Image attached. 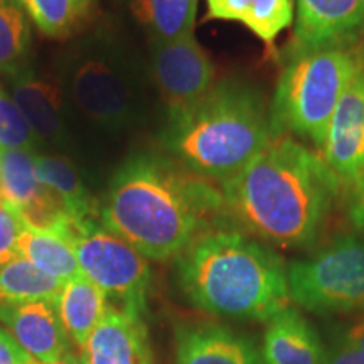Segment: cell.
<instances>
[{
	"instance_id": "obj_29",
	"label": "cell",
	"mask_w": 364,
	"mask_h": 364,
	"mask_svg": "<svg viewBox=\"0 0 364 364\" xmlns=\"http://www.w3.org/2000/svg\"><path fill=\"white\" fill-rule=\"evenodd\" d=\"M327 364H364V353L344 338L327 353Z\"/></svg>"
},
{
	"instance_id": "obj_28",
	"label": "cell",
	"mask_w": 364,
	"mask_h": 364,
	"mask_svg": "<svg viewBox=\"0 0 364 364\" xmlns=\"http://www.w3.org/2000/svg\"><path fill=\"white\" fill-rule=\"evenodd\" d=\"M0 364H41L12 338L9 331L0 327Z\"/></svg>"
},
{
	"instance_id": "obj_14",
	"label": "cell",
	"mask_w": 364,
	"mask_h": 364,
	"mask_svg": "<svg viewBox=\"0 0 364 364\" xmlns=\"http://www.w3.org/2000/svg\"><path fill=\"white\" fill-rule=\"evenodd\" d=\"M81 354L86 364H156L142 314L110 302Z\"/></svg>"
},
{
	"instance_id": "obj_31",
	"label": "cell",
	"mask_w": 364,
	"mask_h": 364,
	"mask_svg": "<svg viewBox=\"0 0 364 364\" xmlns=\"http://www.w3.org/2000/svg\"><path fill=\"white\" fill-rule=\"evenodd\" d=\"M346 339L351 341L356 348H359L364 353V321L359 322L356 326H353L351 329H349L348 336H346Z\"/></svg>"
},
{
	"instance_id": "obj_17",
	"label": "cell",
	"mask_w": 364,
	"mask_h": 364,
	"mask_svg": "<svg viewBox=\"0 0 364 364\" xmlns=\"http://www.w3.org/2000/svg\"><path fill=\"white\" fill-rule=\"evenodd\" d=\"M204 21L238 22L273 53L279 36L294 26L295 0H206Z\"/></svg>"
},
{
	"instance_id": "obj_26",
	"label": "cell",
	"mask_w": 364,
	"mask_h": 364,
	"mask_svg": "<svg viewBox=\"0 0 364 364\" xmlns=\"http://www.w3.org/2000/svg\"><path fill=\"white\" fill-rule=\"evenodd\" d=\"M39 139L0 85V149L38 152Z\"/></svg>"
},
{
	"instance_id": "obj_27",
	"label": "cell",
	"mask_w": 364,
	"mask_h": 364,
	"mask_svg": "<svg viewBox=\"0 0 364 364\" xmlns=\"http://www.w3.org/2000/svg\"><path fill=\"white\" fill-rule=\"evenodd\" d=\"M22 220L6 201L0 199V268L19 258V233Z\"/></svg>"
},
{
	"instance_id": "obj_16",
	"label": "cell",
	"mask_w": 364,
	"mask_h": 364,
	"mask_svg": "<svg viewBox=\"0 0 364 364\" xmlns=\"http://www.w3.org/2000/svg\"><path fill=\"white\" fill-rule=\"evenodd\" d=\"M262 356L265 364H327V351L316 327L294 307L267 321Z\"/></svg>"
},
{
	"instance_id": "obj_13",
	"label": "cell",
	"mask_w": 364,
	"mask_h": 364,
	"mask_svg": "<svg viewBox=\"0 0 364 364\" xmlns=\"http://www.w3.org/2000/svg\"><path fill=\"white\" fill-rule=\"evenodd\" d=\"M174 364H265L248 334L215 321L177 326Z\"/></svg>"
},
{
	"instance_id": "obj_3",
	"label": "cell",
	"mask_w": 364,
	"mask_h": 364,
	"mask_svg": "<svg viewBox=\"0 0 364 364\" xmlns=\"http://www.w3.org/2000/svg\"><path fill=\"white\" fill-rule=\"evenodd\" d=\"M176 277L191 306L215 317L263 322L292 302L280 255L235 226L196 238L176 258Z\"/></svg>"
},
{
	"instance_id": "obj_32",
	"label": "cell",
	"mask_w": 364,
	"mask_h": 364,
	"mask_svg": "<svg viewBox=\"0 0 364 364\" xmlns=\"http://www.w3.org/2000/svg\"><path fill=\"white\" fill-rule=\"evenodd\" d=\"M53 364H86V359H85L83 354H76L75 351H73V353L66 354L65 358L59 359V361L53 363Z\"/></svg>"
},
{
	"instance_id": "obj_10",
	"label": "cell",
	"mask_w": 364,
	"mask_h": 364,
	"mask_svg": "<svg viewBox=\"0 0 364 364\" xmlns=\"http://www.w3.org/2000/svg\"><path fill=\"white\" fill-rule=\"evenodd\" d=\"M321 157L343 188H364V63L332 113Z\"/></svg>"
},
{
	"instance_id": "obj_6",
	"label": "cell",
	"mask_w": 364,
	"mask_h": 364,
	"mask_svg": "<svg viewBox=\"0 0 364 364\" xmlns=\"http://www.w3.org/2000/svg\"><path fill=\"white\" fill-rule=\"evenodd\" d=\"M56 233L70 241L80 270L117 307L145 316L152 282L149 260L93 218H66Z\"/></svg>"
},
{
	"instance_id": "obj_23",
	"label": "cell",
	"mask_w": 364,
	"mask_h": 364,
	"mask_svg": "<svg viewBox=\"0 0 364 364\" xmlns=\"http://www.w3.org/2000/svg\"><path fill=\"white\" fill-rule=\"evenodd\" d=\"M65 282L26 260L16 258L0 268V304L56 302Z\"/></svg>"
},
{
	"instance_id": "obj_20",
	"label": "cell",
	"mask_w": 364,
	"mask_h": 364,
	"mask_svg": "<svg viewBox=\"0 0 364 364\" xmlns=\"http://www.w3.org/2000/svg\"><path fill=\"white\" fill-rule=\"evenodd\" d=\"M36 177L61 201L70 218H93L95 201L76 167L65 157L36 152Z\"/></svg>"
},
{
	"instance_id": "obj_21",
	"label": "cell",
	"mask_w": 364,
	"mask_h": 364,
	"mask_svg": "<svg viewBox=\"0 0 364 364\" xmlns=\"http://www.w3.org/2000/svg\"><path fill=\"white\" fill-rule=\"evenodd\" d=\"M199 0H134L132 14L154 43L193 34Z\"/></svg>"
},
{
	"instance_id": "obj_15",
	"label": "cell",
	"mask_w": 364,
	"mask_h": 364,
	"mask_svg": "<svg viewBox=\"0 0 364 364\" xmlns=\"http://www.w3.org/2000/svg\"><path fill=\"white\" fill-rule=\"evenodd\" d=\"M0 324L41 364H53L73 353L56 302L0 304Z\"/></svg>"
},
{
	"instance_id": "obj_9",
	"label": "cell",
	"mask_w": 364,
	"mask_h": 364,
	"mask_svg": "<svg viewBox=\"0 0 364 364\" xmlns=\"http://www.w3.org/2000/svg\"><path fill=\"white\" fill-rule=\"evenodd\" d=\"M364 38V0H295L292 38L285 56L356 48Z\"/></svg>"
},
{
	"instance_id": "obj_1",
	"label": "cell",
	"mask_w": 364,
	"mask_h": 364,
	"mask_svg": "<svg viewBox=\"0 0 364 364\" xmlns=\"http://www.w3.org/2000/svg\"><path fill=\"white\" fill-rule=\"evenodd\" d=\"M98 216L103 228L154 262L177 258L230 218L220 186L156 152L134 154L118 167Z\"/></svg>"
},
{
	"instance_id": "obj_19",
	"label": "cell",
	"mask_w": 364,
	"mask_h": 364,
	"mask_svg": "<svg viewBox=\"0 0 364 364\" xmlns=\"http://www.w3.org/2000/svg\"><path fill=\"white\" fill-rule=\"evenodd\" d=\"M56 306L73 346L83 353L90 336L107 312L108 297L97 284L80 273L65 282Z\"/></svg>"
},
{
	"instance_id": "obj_12",
	"label": "cell",
	"mask_w": 364,
	"mask_h": 364,
	"mask_svg": "<svg viewBox=\"0 0 364 364\" xmlns=\"http://www.w3.org/2000/svg\"><path fill=\"white\" fill-rule=\"evenodd\" d=\"M71 95L85 117L107 129H122L134 115L129 86L107 59L81 61L73 73Z\"/></svg>"
},
{
	"instance_id": "obj_22",
	"label": "cell",
	"mask_w": 364,
	"mask_h": 364,
	"mask_svg": "<svg viewBox=\"0 0 364 364\" xmlns=\"http://www.w3.org/2000/svg\"><path fill=\"white\" fill-rule=\"evenodd\" d=\"M19 255L61 282H68L81 273L76 255L65 236L38 230L24 221L19 233Z\"/></svg>"
},
{
	"instance_id": "obj_8",
	"label": "cell",
	"mask_w": 364,
	"mask_h": 364,
	"mask_svg": "<svg viewBox=\"0 0 364 364\" xmlns=\"http://www.w3.org/2000/svg\"><path fill=\"white\" fill-rule=\"evenodd\" d=\"M152 73L167 117L193 107L216 83L215 65L194 34L154 43Z\"/></svg>"
},
{
	"instance_id": "obj_18",
	"label": "cell",
	"mask_w": 364,
	"mask_h": 364,
	"mask_svg": "<svg viewBox=\"0 0 364 364\" xmlns=\"http://www.w3.org/2000/svg\"><path fill=\"white\" fill-rule=\"evenodd\" d=\"M12 102L39 140L58 142L65 136L63 127V98L58 86L34 78L24 70L12 78Z\"/></svg>"
},
{
	"instance_id": "obj_30",
	"label": "cell",
	"mask_w": 364,
	"mask_h": 364,
	"mask_svg": "<svg viewBox=\"0 0 364 364\" xmlns=\"http://www.w3.org/2000/svg\"><path fill=\"white\" fill-rule=\"evenodd\" d=\"M349 216H351L354 226L364 230V188L359 193H356L353 206L349 209Z\"/></svg>"
},
{
	"instance_id": "obj_7",
	"label": "cell",
	"mask_w": 364,
	"mask_h": 364,
	"mask_svg": "<svg viewBox=\"0 0 364 364\" xmlns=\"http://www.w3.org/2000/svg\"><path fill=\"white\" fill-rule=\"evenodd\" d=\"M290 300L318 316L364 311V241L343 236L287 267Z\"/></svg>"
},
{
	"instance_id": "obj_2",
	"label": "cell",
	"mask_w": 364,
	"mask_h": 364,
	"mask_svg": "<svg viewBox=\"0 0 364 364\" xmlns=\"http://www.w3.org/2000/svg\"><path fill=\"white\" fill-rule=\"evenodd\" d=\"M220 189L228 216L247 233L280 248H307L324 231L343 184L316 150L273 136Z\"/></svg>"
},
{
	"instance_id": "obj_25",
	"label": "cell",
	"mask_w": 364,
	"mask_h": 364,
	"mask_svg": "<svg viewBox=\"0 0 364 364\" xmlns=\"http://www.w3.org/2000/svg\"><path fill=\"white\" fill-rule=\"evenodd\" d=\"M17 4L41 33L53 39L71 36L93 7V0H17Z\"/></svg>"
},
{
	"instance_id": "obj_5",
	"label": "cell",
	"mask_w": 364,
	"mask_h": 364,
	"mask_svg": "<svg viewBox=\"0 0 364 364\" xmlns=\"http://www.w3.org/2000/svg\"><path fill=\"white\" fill-rule=\"evenodd\" d=\"M363 63L354 48L287 58L268 108L272 135L309 142L321 154L332 113Z\"/></svg>"
},
{
	"instance_id": "obj_24",
	"label": "cell",
	"mask_w": 364,
	"mask_h": 364,
	"mask_svg": "<svg viewBox=\"0 0 364 364\" xmlns=\"http://www.w3.org/2000/svg\"><path fill=\"white\" fill-rule=\"evenodd\" d=\"M31 29L17 0H0V73L14 78L27 70Z\"/></svg>"
},
{
	"instance_id": "obj_4",
	"label": "cell",
	"mask_w": 364,
	"mask_h": 364,
	"mask_svg": "<svg viewBox=\"0 0 364 364\" xmlns=\"http://www.w3.org/2000/svg\"><path fill=\"white\" fill-rule=\"evenodd\" d=\"M273 135L262 95L240 81H216L204 97L167 117L161 144L198 176L225 182L247 167Z\"/></svg>"
},
{
	"instance_id": "obj_11",
	"label": "cell",
	"mask_w": 364,
	"mask_h": 364,
	"mask_svg": "<svg viewBox=\"0 0 364 364\" xmlns=\"http://www.w3.org/2000/svg\"><path fill=\"white\" fill-rule=\"evenodd\" d=\"M33 150L0 149V199L29 226L58 231L68 213L58 196L36 177Z\"/></svg>"
}]
</instances>
